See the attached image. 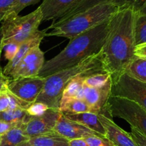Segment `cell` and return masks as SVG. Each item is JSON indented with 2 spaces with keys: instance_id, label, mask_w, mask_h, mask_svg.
<instances>
[{
  "instance_id": "6da1fadb",
  "label": "cell",
  "mask_w": 146,
  "mask_h": 146,
  "mask_svg": "<svg viewBox=\"0 0 146 146\" xmlns=\"http://www.w3.org/2000/svg\"><path fill=\"white\" fill-rule=\"evenodd\" d=\"M135 17L134 7H127L118 10L108 22V33L101 55L104 68L113 81L125 72L135 58Z\"/></svg>"
},
{
  "instance_id": "7a4b0ae2",
  "label": "cell",
  "mask_w": 146,
  "mask_h": 146,
  "mask_svg": "<svg viewBox=\"0 0 146 146\" xmlns=\"http://www.w3.org/2000/svg\"><path fill=\"white\" fill-rule=\"evenodd\" d=\"M108 22L70 39L68 45L59 54L44 63L38 76L46 78L58 71L76 66L99 54L108 33Z\"/></svg>"
},
{
  "instance_id": "3957f363",
  "label": "cell",
  "mask_w": 146,
  "mask_h": 146,
  "mask_svg": "<svg viewBox=\"0 0 146 146\" xmlns=\"http://www.w3.org/2000/svg\"><path fill=\"white\" fill-rule=\"evenodd\" d=\"M121 9L112 3H103L98 4L84 12L73 16L63 22L51 24L48 27L51 29L46 36L65 37L69 39L89 31L110 19Z\"/></svg>"
},
{
  "instance_id": "277c9868",
  "label": "cell",
  "mask_w": 146,
  "mask_h": 146,
  "mask_svg": "<svg viewBox=\"0 0 146 146\" xmlns=\"http://www.w3.org/2000/svg\"><path fill=\"white\" fill-rule=\"evenodd\" d=\"M106 71L101 52L87 58L76 66L62 70L46 77L44 88L35 102L46 104L49 108L58 109V104L64 88L74 77L89 72Z\"/></svg>"
},
{
  "instance_id": "5b68a950",
  "label": "cell",
  "mask_w": 146,
  "mask_h": 146,
  "mask_svg": "<svg viewBox=\"0 0 146 146\" xmlns=\"http://www.w3.org/2000/svg\"><path fill=\"white\" fill-rule=\"evenodd\" d=\"M42 12L38 7L25 16H9L2 21L0 29L1 48L10 43L21 44L38 31L42 22Z\"/></svg>"
},
{
  "instance_id": "8992f818",
  "label": "cell",
  "mask_w": 146,
  "mask_h": 146,
  "mask_svg": "<svg viewBox=\"0 0 146 146\" xmlns=\"http://www.w3.org/2000/svg\"><path fill=\"white\" fill-rule=\"evenodd\" d=\"M105 112L111 117L125 120L146 138V111L136 103L127 98L111 96Z\"/></svg>"
},
{
  "instance_id": "52a82bcc",
  "label": "cell",
  "mask_w": 146,
  "mask_h": 146,
  "mask_svg": "<svg viewBox=\"0 0 146 146\" xmlns=\"http://www.w3.org/2000/svg\"><path fill=\"white\" fill-rule=\"evenodd\" d=\"M111 96L134 101L146 111V84L123 73L113 81Z\"/></svg>"
},
{
  "instance_id": "ba28073f",
  "label": "cell",
  "mask_w": 146,
  "mask_h": 146,
  "mask_svg": "<svg viewBox=\"0 0 146 146\" xmlns=\"http://www.w3.org/2000/svg\"><path fill=\"white\" fill-rule=\"evenodd\" d=\"M61 113L58 109L48 108L40 116L29 115L24 123H19L20 128L29 138L53 132Z\"/></svg>"
},
{
  "instance_id": "9c48e42d",
  "label": "cell",
  "mask_w": 146,
  "mask_h": 146,
  "mask_svg": "<svg viewBox=\"0 0 146 146\" xmlns=\"http://www.w3.org/2000/svg\"><path fill=\"white\" fill-rule=\"evenodd\" d=\"M46 78L41 76L11 79L7 85L9 91L26 103L31 104L36 101L41 94Z\"/></svg>"
},
{
  "instance_id": "30bf717a",
  "label": "cell",
  "mask_w": 146,
  "mask_h": 146,
  "mask_svg": "<svg viewBox=\"0 0 146 146\" xmlns=\"http://www.w3.org/2000/svg\"><path fill=\"white\" fill-rule=\"evenodd\" d=\"M44 63V53L41 51L39 46H36L19 63L10 74L9 78L17 79L37 76Z\"/></svg>"
},
{
  "instance_id": "8fae6325",
  "label": "cell",
  "mask_w": 146,
  "mask_h": 146,
  "mask_svg": "<svg viewBox=\"0 0 146 146\" xmlns=\"http://www.w3.org/2000/svg\"><path fill=\"white\" fill-rule=\"evenodd\" d=\"M113 81L103 88H89L84 86L77 95V99L85 101L95 113L104 114L107 102L111 96Z\"/></svg>"
},
{
  "instance_id": "7c38bea8",
  "label": "cell",
  "mask_w": 146,
  "mask_h": 146,
  "mask_svg": "<svg viewBox=\"0 0 146 146\" xmlns=\"http://www.w3.org/2000/svg\"><path fill=\"white\" fill-rule=\"evenodd\" d=\"M54 131L68 141L86 138L93 135L104 137L78 123L71 121L62 113L56 123Z\"/></svg>"
},
{
  "instance_id": "4fadbf2b",
  "label": "cell",
  "mask_w": 146,
  "mask_h": 146,
  "mask_svg": "<svg viewBox=\"0 0 146 146\" xmlns=\"http://www.w3.org/2000/svg\"><path fill=\"white\" fill-rule=\"evenodd\" d=\"M100 122L106 131V138L115 146H136L130 133L118 126L106 114H98Z\"/></svg>"
},
{
  "instance_id": "5bb4252c",
  "label": "cell",
  "mask_w": 146,
  "mask_h": 146,
  "mask_svg": "<svg viewBox=\"0 0 146 146\" xmlns=\"http://www.w3.org/2000/svg\"><path fill=\"white\" fill-rule=\"evenodd\" d=\"M135 1V0H81L76 5L71 7L69 10H68L59 19L56 20L55 21H53L51 24L53 25V24H59L76 14L84 12L98 4H103V3H112L121 9L127 8V7H134Z\"/></svg>"
},
{
  "instance_id": "9a60e30c",
  "label": "cell",
  "mask_w": 146,
  "mask_h": 146,
  "mask_svg": "<svg viewBox=\"0 0 146 146\" xmlns=\"http://www.w3.org/2000/svg\"><path fill=\"white\" fill-rule=\"evenodd\" d=\"M48 30V28L46 29L38 30L31 38L21 43L14 58L11 61H8L7 65L4 66V70L2 71L3 74L9 77L13 70L18 65L19 63L24 58V57H25L32 48H34L36 46L40 45L42 39L46 36V34Z\"/></svg>"
},
{
  "instance_id": "2e32d148",
  "label": "cell",
  "mask_w": 146,
  "mask_h": 146,
  "mask_svg": "<svg viewBox=\"0 0 146 146\" xmlns=\"http://www.w3.org/2000/svg\"><path fill=\"white\" fill-rule=\"evenodd\" d=\"M80 1L81 0H43L39 6L42 12V21H55Z\"/></svg>"
},
{
  "instance_id": "e0dca14e",
  "label": "cell",
  "mask_w": 146,
  "mask_h": 146,
  "mask_svg": "<svg viewBox=\"0 0 146 146\" xmlns=\"http://www.w3.org/2000/svg\"><path fill=\"white\" fill-rule=\"evenodd\" d=\"M67 118L76 122L88 129L97 133L102 136L106 137V131L100 122L98 114L92 112L82 113L78 114H64Z\"/></svg>"
},
{
  "instance_id": "ac0fdd59",
  "label": "cell",
  "mask_w": 146,
  "mask_h": 146,
  "mask_svg": "<svg viewBox=\"0 0 146 146\" xmlns=\"http://www.w3.org/2000/svg\"><path fill=\"white\" fill-rule=\"evenodd\" d=\"M27 143L31 146H69V141L55 131L29 138Z\"/></svg>"
},
{
  "instance_id": "d6986e66",
  "label": "cell",
  "mask_w": 146,
  "mask_h": 146,
  "mask_svg": "<svg viewBox=\"0 0 146 146\" xmlns=\"http://www.w3.org/2000/svg\"><path fill=\"white\" fill-rule=\"evenodd\" d=\"M58 111L63 114H78L93 112L91 107L84 101L77 98L61 100L58 104Z\"/></svg>"
},
{
  "instance_id": "ffe728a7",
  "label": "cell",
  "mask_w": 146,
  "mask_h": 146,
  "mask_svg": "<svg viewBox=\"0 0 146 146\" xmlns=\"http://www.w3.org/2000/svg\"><path fill=\"white\" fill-rule=\"evenodd\" d=\"M105 72V71H104ZM99 72H89L86 74H81V75L77 76L74 77L72 80L68 83L66 86L64 88V91L61 95V100L70 99V98H76L79 91L82 89L84 86V79L86 76L91 75V74H96Z\"/></svg>"
},
{
  "instance_id": "44dd1931",
  "label": "cell",
  "mask_w": 146,
  "mask_h": 146,
  "mask_svg": "<svg viewBox=\"0 0 146 146\" xmlns=\"http://www.w3.org/2000/svg\"><path fill=\"white\" fill-rule=\"evenodd\" d=\"M132 78L146 84V58L137 57L131 61L125 72Z\"/></svg>"
},
{
  "instance_id": "7402d4cb",
  "label": "cell",
  "mask_w": 146,
  "mask_h": 146,
  "mask_svg": "<svg viewBox=\"0 0 146 146\" xmlns=\"http://www.w3.org/2000/svg\"><path fill=\"white\" fill-rule=\"evenodd\" d=\"M28 137L26 136L19 126V123L16 124L9 132L1 136L0 146H18L21 143L27 142Z\"/></svg>"
},
{
  "instance_id": "603a6c76",
  "label": "cell",
  "mask_w": 146,
  "mask_h": 146,
  "mask_svg": "<svg viewBox=\"0 0 146 146\" xmlns=\"http://www.w3.org/2000/svg\"><path fill=\"white\" fill-rule=\"evenodd\" d=\"M112 81L111 75L108 72H99L86 76L84 79V86L89 88H100L105 86Z\"/></svg>"
},
{
  "instance_id": "cb8c5ba5",
  "label": "cell",
  "mask_w": 146,
  "mask_h": 146,
  "mask_svg": "<svg viewBox=\"0 0 146 146\" xmlns=\"http://www.w3.org/2000/svg\"><path fill=\"white\" fill-rule=\"evenodd\" d=\"M28 116L29 115L26 112V110L21 108L9 109L0 113V121L11 123H24L27 121Z\"/></svg>"
},
{
  "instance_id": "d4e9b609",
  "label": "cell",
  "mask_w": 146,
  "mask_h": 146,
  "mask_svg": "<svg viewBox=\"0 0 146 146\" xmlns=\"http://www.w3.org/2000/svg\"><path fill=\"white\" fill-rule=\"evenodd\" d=\"M135 39L136 46L146 43V15L136 13L135 21Z\"/></svg>"
},
{
  "instance_id": "484cf974",
  "label": "cell",
  "mask_w": 146,
  "mask_h": 146,
  "mask_svg": "<svg viewBox=\"0 0 146 146\" xmlns=\"http://www.w3.org/2000/svg\"><path fill=\"white\" fill-rule=\"evenodd\" d=\"M41 0H17L14 5L10 9L9 11L7 14V18L9 16H17L19 15L20 11H22L24 8L29 7L30 5H34V4H37Z\"/></svg>"
},
{
  "instance_id": "4316f807",
  "label": "cell",
  "mask_w": 146,
  "mask_h": 146,
  "mask_svg": "<svg viewBox=\"0 0 146 146\" xmlns=\"http://www.w3.org/2000/svg\"><path fill=\"white\" fill-rule=\"evenodd\" d=\"M48 108H49L43 103L34 102L26 109V112L30 116H40L43 115Z\"/></svg>"
},
{
  "instance_id": "83f0119b",
  "label": "cell",
  "mask_w": 146,
  "mask_h": 146,
  "mask_svg": "<svg viewBox=\"0 0 146 146\" xmlns=\"http://www.w3.org/2000/svg\"><path fill=\"white\" fill-rule=\"evenodd\" d=\"M84 139L86 140L88 146H115L105 137L93 135Z\"/></svg>"
},
{
  "instance_id": "f1b7e54d",
  "label": "cell",
  "mask_w": 146,
  "mask_h": 146,
  "mask_svg": "<svg viewBox=\"0 0 146 146\" xmlns=\"http://www.w3.org/2000/svg\"><path fill=\"white\" fill-rule=\"evenodd\" d=\"M16 1L17 0H0V22L5 19Z\"/></svg>"
},
{
  "instance_id": "f546056e",
  "label": "cell",
  "mask_w": 146,
  "mask_h": 146,
  "mask_svg": "<svg viewBox=\"0 0 146 146\" xmlns=\"http://www.w3.org/2000/svg\"><path fill=\"white\" fill-rule=\"evenodd\" d=\"M20 44L15 43H10L7 44L3 47L2 49H4V57L8 61H11L14 56L17 54Z\"/></svg>"
},
{
  "instance_id": "4dcf8cb0",
  "label": "cell",
  "mask_w": 146,
  "mask_h": 146,
  "mask_svg": "<svg viewBox=\"0 0 146 146\" xmlns=\"http://www.w3.org/2000/svg\"><path fill=\"white\" fill-rule=\"evenodd\" d=\"M131 131L130 133L131 137L133 139L136 146H146V138L142 133L139 132L133 127H131Z\"/></svg>"
},
{
  "instance_id": "1f68e13d",
  "label": "cell",
  "mask_w": 146,
  "mask_h": 146,
  "mask_svg": "<svg viewBox=\"0 0 146 146\" xmlns=\"http://www.w3.org/2000/svg\"><path fill=\"white\" fill-rule=\"evenodd\" d=\"M10 108V101L8 94V88L0 94V113Z\"/></svg>"
},
{
  "instance_id": "d6a6232c",
  "label": "cell",
  "mask_w": 146,
  "mask_h": 146,
  "mask_svg": "<svg viewBox=\"0 0 146 146\" xmlns=\"http://www.w3.org/2000/svg\"><path fill=\"white\" fill-rule=\"evenodd\" d=\"M17 123H11L5 122V121H0V135L3 136L7 132L10 131Z\"/></svg>"
},
{
  "instance_id": "836d02e7",
  "label": "cell",
  "mask_w": 146,
  "mask_h": 146,
  "mask_svg": "<svg viewBox=\"0 0 146 146\" xmlns=\"http://www.w3.org/2000/svg\"><path fill=\"white\" fill-rule=\"evenodd\" d=\"M135 56L137 57L146 58V43L135 46Z\"/></svg>"
},
{
  "instance_id": "e575fe53",
  "label": "cell",
  "mask_w": 146,
  "mask_h": 146,
  "mask_svg": "<svg viewBox=\"0 0 146 146\" xmlns=\"http://www.w3.org/2000/svg\"><path fill=\"white\" fill-rule=\"evenodd\" d=\"M10 78L2 74H0V94L4 92L7 88V85L9 81Z\"/></svg>"
},
{
  "instance_id": "d590c367",
  "label": "cell",
  "mask_w": 146,
  "mask_h": 146,
  "mask_svg": "<svg viewBox=\"0 0 146 146\" xmlns=\"http://www.w3.org/2000/svg\"><path fill=\"white\" fill-rule=\"evenodd\" d=\"M69 146H88L84 138H78L69 141Z\"/></svg>"
},
{
  "instance_id": "8d00e7d4",
  "label": "cell",
  "mask_w": 146,
  "mask_h": 146,
  "mask_svg": "<svg viewBox=\"0 0 146 146\" xmlns=\"http://www.w3.org/2000/svg\"><path fill=\"white\" fill-rule=\"evenodd\" d=\"M136 13L139 15H146V0L143 1L141 7L136 10Z\"/></svg>"
},
{
  "instance_id": "74e56055",
  "label": "cell",
  "mask_w": 146,
  "mask_h": 146,
  "mask_svg": "<svg viewBox=\"0 0 146 146\" xmlns=\"http://www.w3.org/2000/svg\"><path fill=\"white\" fill-rule=\"evenodd\" d=\"M144 1H145V0H135V5H134V8H135V11H136V10L138 9L140 7H141V4L143 3Z\"/></svg>"
},
{
  "instance_id": "f35d334b",
  "label": "cell",
  "mask_w": 146,
  "mask_h": 146,
  "mask_svg": "<svg viewBox=\"0 0 146 146\" xmlns=\"http://www.w3.org/2000/svg\"><path fill=\"white\" fill-rule=\"evenodd\" d=\"M18 146H31V145H30L27 142H24V143H21L20 145H19Z\"/></svg>"
},
{
  "instance_id": "ab89813d",
  "label": "cell",
  "mask_w": 146,
  "mask_h": 146,
  "mask_svg": "<svg viewBox=\"0 0 146 146\" xmlns=\"http://www.w3.org/2000/svg\"><path fill=\"white\" fill-rule=\"evenodd\" d=\"M1 51H2V48H1V45H0V59H1ZM2 70H1V66H0V74H2Z\"/></svg>"
},
{
  "instance_id": "60d3db41",
  "label": "cell",
  "mask_w": 146,
  "mask_h": 146,
  "mask_svg": "<svg viewBox=\"0 0 146 146\" xmlns=\"http://www.w3.org/2000/svg\"><path fill=\"white\" fill-rule=\"evenodd\" d=\"M1 136L0 135V143H1Z\"/></svg>"
}]
</instances>
